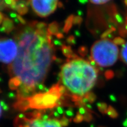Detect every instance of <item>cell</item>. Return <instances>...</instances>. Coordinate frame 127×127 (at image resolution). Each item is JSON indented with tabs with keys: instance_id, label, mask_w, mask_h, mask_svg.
I'll use <instances>...</instances> for the list:
<instances>
[{
	"instance_id": "11",
	"label": "cell",
	"mask_w": 127,
	"mask_h": 127,
	"mask_svg": "<svg viewBox=\"0 0 127 127\" xmlns=\"http://www.w3.org/2000/svg\"><path fill=\"white\" fill-rule=\"evenodd\" d=\"M63 53L65 55L67 56L68 57H71L72 54V51H71V49L70 48V47H63Z\"/></svg>"
},
{
	"instance_id": "8",
	"label": "cell",
	"mask_w": 127,
	"mask_h": 127,
	"mask_svg": "<svg viewBox=\"0 0 127 127\" xmlns=\"http://www.w3.org/2000/svg\"><path fill=\"white\" fill-rule=\"evenodd\" d=\"M13 28L14 24L12 21L8 18H5L3 21L2 26V27L0 28V31L9 32L11 31Z\"/></svg>"
},
{
	"instance_id": "14",
	"label": "cell",
	"mask_w": 127,
	"mask_h": 127,
	"mask_svg": "<svg viewBox=\"0 0 127 127\" xmlns=\"http://www.w3.org/2000/svg\"><path fill=\"white\" fill-rule=\"evenodd\" d=\"M3 18H4V17H3V15H2V14L1 13V12H0V24H1V23H2V21H4L3 20H4V19H3Z\"/></svg>"
},
{
	"instance_id": "7",
	"label": "cell",
	"mask_w": 127,
	"mask_h": 127,
	"mask_svg": "<svg viewBox=\"0 0 127 127\" xmlns=\"http://www.w3.org/2000/svg\"><path fill=\"white\" fill-rule=\"evenodd\" d=\"M58 0H31L34 11L41 17H46L56 10Z\"/></svg>"
},
{
	"instance_id": "6",
	"label": "cell",
	"mask_w": 127,
	"mask_h": 127,
	"mask_svg": "<svg viewBox=\"0 0 127 127\" xmlns=\"http://www.w3.org/2000/svg\"><path fill=\"white\" fill-rule=\"evenodd\" d=\"M18 52V43L12 39H0V62L12 63Z\"/></svg>"
},
{
	"instance_id": "9",
	"label": "cell",
	"mask_w": 127,
	"mask_h": 127,
	"mask_svg": "<svg viewBox=\"0 0 127 127\" xmlns=\"http://www.w3.org/2000/svg\"><path fill=\"white\" fill-rule=\"evenodd\" d=\"M121 57L124 63L127 65V42L124 44L121 52Z\"/></svg>"
},
{
	"instance_id": "10",
	"label": "cell",
	"mask_w": 127,
	"mask_h": 127,
	"mask_svg": "<svg viewBox=\"0 0 127 127\" xmlns=\"http://www.w3.org/2000/svg\"><path fill=\"white\" fill-rule=\"evenodd\" d=\"M48 31L51 34H57L58 31V27H57V24L55 23H52L51 24L49 25V27L48 28Z\"/></svg>"
},
{
	"instance_id": "2",
	"label": "cell",
	"mask_w": 127,
	"mask_h": 127,
	"mask_svg": "<svg viewBox=\"0 0 127 127\" xmlns=\"http://www.w3.org/2000/svg\"><path fill=\"white\" fill-rule=\"evenodd\" d=\"M97 75L96 69L91 64L78 58L64 64L60 73L63 86L77 103L94 100L90 91L95 86Z\"/></svg>"
},
{
	"instance_id": "3",
	"label": "cell",
	"mask_w": 127,
	"mask_h": 127,
	"mask_svg": "<svg viewBox=\"0 0 127 127\" xmlns=\"http://www.w3.org/2000/svg\"><path fill=\"white\" fill-rule=\"evenodd\" d=\"M65 90L63 85L57 84L47 91L37 93L23 101H17L14 107L20 111H25L28 109L43 110L53 108L59 104Z\"/></svg>"
},
{
	"instance_id": "4",
	"label": "cell",
	"mask_w": 127,
	"mask_h": 127,
	"mask_svg": "<svg viewBox=\"0 0 127 127\" xmlns=\"http://www.w3.org/2000/svg\"><path fill=\"white\" fill-rule=\"evenodd\" d=\"M65 121L42 111L20 114L14 120L15 127H64Z\"/></svg>"
},
{
	"instance_id": "12",
	"label": "cell",
	"mask_w": 127,
	"mask_h": 127,
	"mask_svg": "<svg viewBox=\"0 0 127 127\" xmlns=\"http://www.w3.org/2000/svg\"><path fill=\"white\" fill-rule=\"evenodd\" d=\"M72 17L73 16H71L69 18L67 19L66 21V24H65V30L67 31L69 29V28L71 27V24H72Z\"/></svg>"
},
{
	"instance_id": "15",
	"label": "cell",
	"mask_w": 127,
	"mask_h": 127,
	"mask_svg": "<svg viewBox=\"0 0 127 127\" xmlns=\"http://www.w3.org/2000/svg\"><path fill=\"white\" fill-rule=\"evenodd\" d=\"M1 104H0V117H1V114H2V107H1Z\"/></svg>"
},
{
	"instance_id": "1",
	"label": "cell",
	"mask_w": 127,
	"mask_h": 127,
	"mask_svg": "<svg viewBox=\"0 0 127 127\" xmlns=\"http://www.w3.org/2000/svg\"><path fill=\"white\" fill-rule=\"evenodd\" d=\"M18 55L9 68L11 90L17 91V101H23L43 90V83L54 57L51 34L44 23H33L17 38Z\"/></svg>"
},
{
	"instance_id": "5",
	"label": "cell",
	"mask_w": 127,
	"mask_h": 127,
	"mask_svg": "<svg viewBox=\"0 0 127 127\" xmlns=\"http://www.w3.org/2000/svg\"><path fill=\"white\" fill-rule=\"evenodd\" d=\"M93 59L98 65L107 67L113 65L118 58L117 44L110 39H102L95 42L91 48Z\"/></svg>"
},
{
	"instance_id": "16",
	"label": "cell",
	"mask_w": 127,
	"mask_h": 127,
	"mask_svg": "<svg viewBox=\"0 0 127 127\" xmlns=\"http://www.w3.org/2000/svg\"><path fill=\"white\" fill-rule=\"evenodd\" d=\"M79 2H82V3H83V4H84V3L87 2V0H79Z\"/></svg>"
},
{
	"instance_id": "13",
	"label": "cell",
	"mask_w": 127,
	"mask_h": 127,
	"mask_svg": "<svg viewBox=\"0 0 127 127\" xmlns=\"http://www.w3.org/2000/svg\"><path fill=\"white\" fill-rule=\"evenodd\" d=\"M90 2L93 3V4H96V5H101L105 4L110 1V0H89Z\"/></svg>"
}]
</instances>
